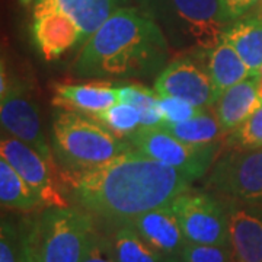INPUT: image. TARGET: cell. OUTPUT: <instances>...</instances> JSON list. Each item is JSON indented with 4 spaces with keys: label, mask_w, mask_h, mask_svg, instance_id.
Listing matches in <instances>:
<instances>
[{
    "label": "cell",
    "mask_w": 262,
    "mask_h": 262,
    "mask_svg": "<svg viewBox=\"0 0 262 262\" xmlns=\"http://www.w3.org/2000/svg\"><path fill=\"white\" fill-rule=\"evenodd\" d=\"M255 79H256V94L262 103V67L255 73Z\"/></svg>",
    "instance_id": "obj_32"
},
{
    "label": "cell",
    "mask_w": 262,
    "mask_h": 262,
    "mask_svg": "<svg viewBox=\"0 0 262 262\" xmlns=\"http://www.w3.org/2000/svg\"><path fill=\"white\" fill-rule=\"evenodd\" d=\"M54 92V106L91 117L118 103V88L102 80L57 84Z\"/></svg>",
    "instance_id": "obj_15"
},
{
    "label": "cell",
    "mask_w": 262,
    "mask_h": 262,
    "mask_svg": "<svg viewBox=\"0 0 262 262\" xmlns=\"http://www.w3.org/2000/svg\"><path fill=\"white\" fill-rule=\"evenodd\" d=\"M27 230L20 232L10 220L2 219L0 229V262H22L25 252Z\"/></svg>",
    "instance_id": "obj_25"
},
{
    "label": "cell",
    "mask_w": 262,
    "mask_h": 262,
    "mask_svg": "<svg viewBox=\"0 0 262 262\" xmlns=\"http://www.w3.org/2000/svg\"><path fill=\"white\" fill-rule=\"evenodd\" d=\"M80 262H117L110 237L95 232Z\"/></svg>",
    "instance_id": "obj_29"
},
{
    "label": "cell",
    "mask_w": 262,
    "mask_h": 262,
    "mask_svg": "<svg viewBox=\"0 0 262 262\" xmlns=\"http://www.w3.org/2000/svg\"><path fill=\"white\" fill-rule=\"evenodd\" d=\"M117 262H166L156 249H153L128 223H115V230L110 236Z\"/></svg>",
    "instance_id": "obj_21"
},
{
    "label": "cell",
    "mask_w": 262,
    "mask_h": 262,
    "mask_svg": "<svg viewBox=\"0 0 262 262\" xmlns=\"http://www.w3.org/2000/svg\"><path fill=\"white\" fill-rule=\"evenodd\" d=\"M64 179L86 211L114 225L169 206L194 182L185 172L134 149L98 168L64 172Z\"/></svg>",
    "instance_id": "obj_1"
},
{
    "label": "cell",
    "mask_w": 262,
    "mask_h": 262,
    "mask_svg": "<svg viewBox=\"0 0 262 262\" xmlns=\"http://www.w3.org/2000/svg\"><path fill=\"white\" fill-rule=\"evenodd\" d=\"M156 106L163 117V122H169V124L185 122L201 113V110L195 108L187 101L172 96H159Z\"/></svg>",
    "instance_id": "obj_27"
},
{
    "label": "cell",
    "mask_w": 262,
    "mask_h": 262,
    "mask_svg": "<svg viewBox=\"0 0 262 262\" xmlns=\"http://www.w3.org/2000/svg\"><path fill=\"white\" fill-rule=\"evenodd\" d=\"M125 223H128L153 249L166 258L181 256L187 245L185 234L170 204L155 208Z\"/></svg>",
    "instance_id": "obj_14"
},
{
    "label": "cell",
    "mask_w": 262,
    "mask_h": 262,
    "mask_svg": "<svg viewBox=\"0 0 262 262\" xmlns=\"http://www.w3.org/2000/svg\"><path fill=\"white\" fill-rule=\"evenodd\" d=\"M95 233L92 217L73 207H50L35 223L37 262H80Z\"/></svg>",
    "instance_id": "obj_5"
},
{
    "label": "cell",
    "mask_w": 262,
    "mask_h": 262,
    "mask_svg": "<svg viewBox=\"0 0 262 262\" xmlns=\"http://www.w3.org/2000/svg\"><path fill=\"white\" fill-rule=\"evenodd\" d=\"M51 130L54 153L64 172L98 168L133 149L128 140H122L95 118L76 111H57Z\"/></svg>",
    "instance_id": "obj_4"
},
{
    "label": "cell",
    "mask_w": 262,
    "mask_h": 262,
    "mask_svg": "<svg viewBox=\"0 0 262 262\" xmlns=\"http://www.w3.org/2000/svg\"><path fill=\"white\" fill-rule=\"evenodd\" d=\"M92 118L103 124L110 131L121 139H128L141 125L140 111L128 103L118 102Z\"/></svg>",
    "instance_id": "obj_23"
},
{
    "label": "cell",
    "mask_w": 262,
    "mask_h": 262,
    "mask_svg": "<svg viewBox=\"0 0 262 262\" xmlns=\"http://www.w3.org/2000/svg\"><path fill=\"white\" fill-rule=\"evenodd\" d=\"M207 70L219 98L229 88L253 76L251 69L237 54L233 46L225 39L207 53Z\"/></svg>",
    "instance_id": "obj_17"
},
{
    "label": "cell",
    "mask_w": 262,
    "mask_h": 262,
    "mask_svg": "<svg viewBox=\"0 0 262 262\" xmlns=\"http://www.w3.org/2000/svg\"><path fill=\"white\" fill-rule=\"evenodd\" d=\"M223 39L233 46L255 76L262 67V19H236L226 29Z\"/></svg>",
    "instance_id": "obj_19"
},
{
    "label": "cell",
    "mask_w": 262,
    "mask_h": 262,
    "mask_svg": "<svg viewBox=\"0 0 262 262\" xmlns=\"http://www.w3.org/2000/svg\"><path fill=\"white\" fill-rule=\"evenodd\" d=\"M127 140L141 155L182 170L194 181L203 178L213 168L220 151L219 143L191 144L160 127H140Z\"/></svg>",
    "instance_id": "obj_6"
},
{
    "label": "cell",
    "mask_w": 262,
    "mask_h": 262,
    "mask_svg": "<svg viewBox=\"0 0 262 262\" xmlns=\"http://www.w3.org/2000/svg\"><path fill=\"white\" fill-rule=\"evenodd\" d=\"M262 103L256 94L255 76L229 88L215 103V117L226 136L248 120Z\"/></svg>",
    "instance_id": "obj_16"
},
{
    "label": "cell",
    "mask_w": 262,
    "mask_h": 262,
    "mask_svg": "<svg viewBox=\"0 0 262 262\" xmlns=\"http://www.w3.org/2000/svg\"><path fill=\"white\" fill-rule=\"evenodd\" d=\"M25 88L18 83L8 84L0 94V121L2 131L25 143L50 165H54L53 151L41 127V118L35 102L25 95Z\"/></svg>",
    "instance_id": "obj_10"
},
{
    "label": "cell",
    "mask_w": 262,
    "mask_h": 262,
    "mask_svg": "<svg viewBox=\"0 0 262 262\" xmlns=\"http://www.w3.org/2000/svg\"><path fill=\"white\" fill-rule=\"evenodd\" d=\"M0 155L34 189L44 207H67L66 198L58 189L53 175V165H50L35 150L2 131Z\"/></svg>",
    "instance_id": "obj_11"
},
{
    "label": "cell",
    "mask_w": 262,
    "mask_h": 262,
    "mask_svg": "<svg viewBox=\"0 0 262 262\" xmlns=\"http://www.w3.org/2000/svg\"><path fill=\"white\" fill-rule=\"evenodd\" d=\"M229 241L236 262H262V207L226 201Z\"/></svg>",
    "instance_id": "obj_13"
},
{
    "label": "cell",
    "mask_w": 262,
    "mask_h": 262,
    "mask_svg": "<svg viewBox=\"0 0 262 262\" xmlns=\"http://www.w3.org/2000/svg\"><path fill=\"white\" fill-rule=\"evenodd\" d=\"M159 25L137 9L120 8L88 38L75 61L79 77H150L168 61Z\"/></svg>",
    "instance_id": "obj_2"
},
{
    "label": "cell",
    "mask_w": 262,
    "mask_h": 262,
    "mask_svg": "<svg viewBox=\"0 0 262 262\" xmlns=\"http://www.w3.org/2000/svg\"><path fill=\"white\" fill-rule=\"evenodd\" d=\"M117 88H118V102L133 105L140 113L156 106L159 95L155 91H150L149 88H146L143 84H121Z\"/></svg>",
    "instance_id": "obj_28"
},
{
    "label": "cell",
    "mask_w": 262,
    "mask_h": 262,
    "mask_svg": "<svg viewBox=\"0 0 262 262\" xmlns=\"http://www.w3.org/2000/svg\"><path fill=\"white\" fill-rule=\"evenodd\" d=\"M22 262H37L35 256V237L32 230H27L25 236V252H24V259Z\"/></svg>",
    "instance_id": "obj_31"
},
{
    "label": "cell",
    "mask_w": 262,
    "mask_h": 262,
    "mask_svg": "<svg viewBox=\"0 0 262 262\" xmlns=\"http://www.w3.org/2000/svg\"><path fill=\"white\" fill-rule=\"evenodd\" d=\"M31 2H32V0H19V3H20V5H24V6H27V5H29Z\"/></svg>",
    "instance_id": "obj_33"
},
{
    "label": "cell",
    "mask_w": 262,
    "mask_h": 262,
    "mask_svg": "<svg viewBox=\"0 0 262 262\" xmlns=\"http://www.w3.org/2000/svg\"><path fill=\"white\" fill-rule=\"evenodd\" d=\"M225 144L229 150L262 149V105L226 136Z\"/></svg>",
    "instance_id": "obj_24"
},
{
    "label": "cell",
    "mask_w": 262,
    "mask_h": 262,
    "mask_svg": "<svg viewBox=\"0 0 262 262\" xmlns=\"http://www.w3.org/2000/svg\"><path fill=\"white\" fill-rule=\"evenodd\" d=\"M53 5L76 22L83 41L94 35L117 10L118 0H41Z\"/></svg>",
    "instance_id": "obj_18"
},
{
    "label": "cell",
    "mask_w": 262,
    "mask_h": 262,
    "mask_svg": "<svg viewBox=\"0 0 262 262\" xmlns=\"http://www.w3.org/2000/svg\"><path fill=\"white\" fill-rule=\"evenodd\" d=\"M31 34L46 60H56L67 50L83 41L76 22L53 5L38 0L34 8Z\"/></svg>",
    "instance_id": "obj_12"
},
{
    "label": "cell",
    "mask_w": 262,
    "mask_h": 262,
    "mask_svg": "<svg viewBox=\"0 0 262 262\" xmlns=\"http://www.w3.org/2000/svg\"><path fill=\"white\" fill-rule=\"evenodd\" d=\"M170 207L189 244L230 246L229 217L223 201L210 194L184 192Z\"/></svg>",
    "instance_id": "obj_8"
},
{
    "label": "cell",
    "mask_w": 262,
    "mask_h": 262,
    "mask_svg": "<svg viewBox=\"0 0 262 262\" xmlns=\"http://www.w3.org/2000/svg\"><path fill=\"white\" fill-rule=\"evenodd\" d=\"M153 91L159 96L187 101L201 111L215 106L219 101L207 67L191 57H179L165 66L158 75Z\"/></svg>",
    "instance_id": "obj_9"
},
{
    "label": "cell",
    "mask_w": 262,
    "mask_h": 262,
    "mask_svg": "<svg viewBox=\"0 0 262 262\" xmlns=\"http://www.w3.org/2000/svg\"><path fill=\"white\" fill-rule=\"evenodd\" d=\"M159 127L170 133L179 140L191 144H214L226 136L217 117L207 111H201L194 118L185 122H162Z\"/></svg>",
    "instance_id": "obj_22"
},
{
    "label": "cell",
    "mask_w": 262,
    "mask_h": 262,
    "mask_svg": "<svg viewBox=\"0 0 262 262\" xmlns=\"http://www.w3.org/2000/svg\"><path fill=\"white\" fill-rule=\"evenodd\" d=\"M143 9L159 25L169 46L194 54L217 47L233 22L220 0H143Z\"/></svg>",
    "instance_id": "obj_3"
},
{
    "label": "cell",
    "mask_w": 262,
    "mask_h": 262,
    "mask_svg": "<svg viewBox=\"0 0 262 262\" xmlns=\"http://www.w3.org/2000/svg\"><path fill=\"white\" fill-rule=\"evenodd\" d=\"M207 187L229 201L262 207V149L229 150L215 160Z\"/></svg>",
    "instance_id": "obj_7"
},
{
    "label": "cell",
    "mask_w": 262,
    "mask_h": 262,
    "mask_svg": "<svg viewBox=\"0 0 262 262\" xmlns=\"http://www.w3.org/2000/svg\"><path fill=\"white\" fill-rule=\"evenodd\" d=\"M166 262H178V256H173V258H168Z\"/></svg>",
    "instance_id": "obj_34"
},
{
    "label": "cell",
    "mask_w": 262,
    "mask_h": 262,
    "mask_svg": "<svg viewBox=\"0 0 262 262\" xmlns=\"http://www.w3.org/2000/svg\"><path fill=\"white\" fill-rule=\"evenodd\" d=\"M0 201L3 208L24 213L44 207L34 189L3 158L0 159Z\"/></svg>",
    "instance_id": "obj_20"
},
{
    "label": "cell",
    "mask_w": 262,
    "mask_h": 262,
    "mask_svg": "<svg viewBox=\"0 0 262 262\" xmlns=\"http://www.w3.org/2000/svg\"><path fill=\"white\" fill-rule=\"evenodd\" d=\"M220 2H222L226 15L232 20H236V19L242 18V15L249 10V8L256 0H220Z\"/></svg>",
    "instance_id": "obj_30"
},
{
    "label": "cell",
    "mask_w": 262,
    "mask_h": 262,
    "mask_svg": "<svg viewBox=\"0 0 262 262\" xmlns=\"http://www.w3.org/2000/svg\"><path fill=\"white\" fill-rule=\"evenodd\" d=\"M184 262H236L230 246L187 242L179 256Z\"/></svg>",
    "instance_id": "obj_26"
}]
</instances>
